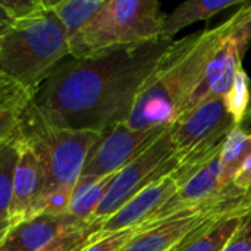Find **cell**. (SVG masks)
Here are the masks:
<instances>
[{
	"instance_id": "cell-1",
	"label": "cell",
	"mask_w": 251,
	"mask_h": 251,
	"mask_svg": "<svg viewBox=\"0 0 251 251\" xmlns=\"http://www.w3.org/2000/svg\"><path fill=\"white\" fill-rule=\"evenodd\" d=\"M171 43L160 38L82 59L69 56L31 100L53 125L103 134L128 119L144 81Z\"/></svg>"
},
{
	"instance_id": "cell-2",
	"label": "cell",
	"mask_w": 251,
	"mask_h": 251,
	"mask_svg": "<svg viewBox=\"0 0 251 251\" xmlns=\"http://www.w3.org/2000/svg\"><path fill=\"white\" fill-rule=\"evenodd\" d=\"M229 21L172 41L144 81L134 107L124 122L132 129L172 125L200 84L206 65L228 31Z\"/></svg>"
},
{
	"instance_id": "cell-3",
	"label": "cell",
	"mask_w": 251,
	"mask_h": 251,
	"mask_svg": "<svg viewBox=\"0 0 251 251\" xmlns=\"http://www.w3.org/2000/svg\"><path fill=\"white\" fill-rule=\"evenodd\" d=\"M69 56L68 35L49 9L18 22L0 47V81L31 97L53 71Z\"/></svg>"
},
{
	"instance_id": "cell-4",
	"label": "cell",
	"mask_w": 251,
	"mask_h": 251,
	"mask_svg": "<svg viewBox=\"0 0 251 251\" xmlns=\"http://www.w3.org/2000/svg\"><path fill=\"white\" fill-rule=\"evenodd\" d=\"M163 18L157 0H106L93 21L69 40V56L82 59L160 40Z\"/></svg>"
},
{
	"instance_id": "cell-5",
	"label": "cell",
	"mask_w": 251,
	"mask_h": 251,
	"mask_svg": "<svg viewBox=\"0 0 251 251\" xmlns=\"http://www.w3.org/2000/svg\"><path fill=\"white\" fill-rule=\"evenodd\" d=\"M19 134L40 159L44 175L41 194L59 187H75L88 153L101 137V132L53 125L32 100L22 113Z\"/></svg>"
},
{
	"instance_id": "cell-6",
	"label": "cell",
	"mask_w": 251,
	"mask_h": 251,
	"mask_svg": "<svg viewBox=\"0 0 251 251\" xmlns=\"http://www.w3.org/2000/svg\"><path fill=\"white\" fill-rule=\"evenodd\" d=\"M171 129L172 125L151 147L115 174L100 206L87 224L96 232L103 222L113 216L135 194L176 168L179 156L175 153Z\"/></svg>"
},
{
	"instance_id": "cell-7",
	"label": "cell",
	"mask_w": 251,
	"mask_h": 251,
	"mask_svg": "<svg viewBox=\"0 0 251 251\" xmlns=\"http://www.w3.org/2000/svg\"><path fill=\"white\" fill-rule=\"evenodd\" d=\"M228 31L212 53L204 75L193 91L184 113H188L204 100L225 97L241 69L243 59L251 43V3L243 4L229 19Z\"/></svg>"
},
{
	"instance_id": "cell-8",
	"label": "cell",
	"mask_w": 251,
	"mask_h": 251,
	"mask_svg": "<svg viewBox=\"0 0 251 251\" xmlns=\"http://www.w3.org/2000/svg\"><path fill=\"white\" fill-rule=\"evenodd\" d=\"M171 125H157L144 129H132L124 122L104 131L94 144L85 165L82 178H103L113 175L151 147Z\"/></svg>"
},
{
	"instance_id": "cell-9",
	"label": "cell",
	"mask_w": 251,
	"mask_h": 251,
	"mask_svg": "<svg viewBox=\"0 0 251 251\" xmlns=\"http://www.w3.org/2000/svg\"><path fill=\"white\" fill-rule=\"evenodd\" d=\"M237 124L225 107L224 97L204 100L172 124L171 140L176 154H185L209 143L225 141Z\"/></svg>"
},
{
	"instance_id": "cell-10",
	"label": "cell",
	"mask_w": 251,
	"mask_h": 251,
	"mask_svg": "<svg viewBox=\"0 0 251 251\" xmlns=\"http://www.w3.org/2000/svg\"><path fill=\"white\" fill-rule=\"evenodd\" d=\"M229 188V187H228ZM221 190V160L219 156L200 169L188 182L184 184L156 213L143 224L144 226L157 225L163 221H169L174 216H178L187 210L200 207L210 201Z\"/></svg>"
},
{
	"instance_id": "cell-11",
	"label": "cell",
	"mask_w": 251,
	"mask_h": 251,
	"mask_svg": "<svg viewBox=\"0 0 251 251\" xmlns=\"http://www.w3.org/2000/svg\"><path fill=\"white\" fill-rule=\"evenodd\" d=\"M84 226L68 213L35 216L12 226L0 241V251H41L63 232Z\"/></svg>"
},
{
	"instance_id": "cell-12",
	"label": "cell",
	"mask_w": 251,
	"mask_h": 251,
	"mask_svg": "<svg viewBox=\"0 0 251 251\" xmlns=\"http://www.w3.org/2000/svg\"><path fill=\"white\" fill-rule=\"evenodd\" d=\"M43 184L44 175L40 159L34 149L19 134L18 159L12 181V226L26 221L34 201L43 191Z\"/></svg>"
},
{
	"instance_id": "cell-13",
	"label": "cell",
	"mask_w": 251,
	"mask_h": 251,
	"mask_svg": "<svg viewBox=\"0 0 251 251\" xmlns=\"http://www.w3.org/2000/svg\"><path fill=\"white\" fill-rule=\"evenodd\" d=\"M246 0H188L165 15L160 38L174 41V37L184 28L199 21H209L219 12L246 4Z\"/></svg>"
},
{
	"instance_id": "cell-14",
	"label": "cell",
	"mask_w": 251,
	"mask_h": 251,
	"mask_svg": "<svg viewBox=\"0 0 251 251\" xmlns=\"http://www.w3.org/2000/svg\"><path fill=\"white\" fill-rule=\"evenodd\" d=\"M113 175H107L103 178H82L76 181L72 193V199L69 207L66 210L78 222L87 225L97 207L100 206L104 194L109 190V185L113 179Z\"/></svg>"
},
{
	"instance_id": "cell-15",
	"label": "cell",
	"mask_w": 251,
	"mask_h": 251,
	"mask_svg": "<svg viewBox=\"0 0 251 251\" xmlns=\"http://www.w3.org/2000/svg\"><path fill=\"white\" fill-rule=\"evenodd\" d=\"M106 0H47L49 9L62 24L68 40L82 31L104 6Z\"/></svg>"
},
{
	"instance_id": "cell-16",
	"label": "cell",
	"mask_w": 251,
	"mask_h": 251,
	"mask_svg": "<svg viewBox=\"0 0 251 251\" xmlns=\"http://www.w3.org/2000/svg\"><path fill=\"white\" fill-rule=\"evenodd\" d=\"M19 132L0 146V241L12 228V181L13 169L18 159Z\"/></svg>"
},
{
	"instance_id": "cell-17",
	"label": "cell",
	"mask_w": 251,
	"mask_h": 251,
	"mask_svg": "<svg viewBox=\"0 0 251 251\" xmlns=\"http://www.w3.org/2000/svg\"><path fill=\"white\" fill-rule=\"evenodd\" d=\"M251 156V134L241 126L234 128L226 137L219 160H221V190L232 185V179Z\"/></svg>"
},
{
	"instance_id": "cell-18",
	"label": "cell",
	"mask_w": 251,
	"mask_h": 251,
	"mask_svg": "<svg viewBox=\"0 0 251 251\" xmlns=\"http://www.w3.org/2000/svg\"><path fill=\"white\" fill-rule=\"evenodd\" d=\"M32 97L21 90H13L0 100V146L19 132L22 113Z\"/></svg>"
},
{
	"instance_id": "cell-19",
	"label": "cell",
	"mask_w": 251,
	"mask_h": 251,
	"mask_svg": "<svg viewBox=\"0 0 251 251\" xmlns=\"http://www.w3.org/2000/svg\"><path fill=\"white\" fill-rule=\"evenodd\" d=\"M249 216V215H247ZM246 216L226 218L193 240L184 251H222Z\"/></svg>"
},
{
	"instance_id": "cell-20",
	"label": "cell",
	"mask_w": 251,
	"mask_h": 251,
	"mask_svg": "<svg viewBox=\"0 0 251 251\" xmlns=\"http://www.w3.org/2000/svg\"><path fill=\"white\" fill-rule=\"evenodd\" d=\"M225 107L237 126H241L244 122L251 101V79L247 72L241 68L235 75L234 84L229 93L224 97Z\"/></svg>"
},
{
	"instance_id": "cell-21",
	"label": "cell",
	"mask_w": 251,
	"mask_h": 251,
	"mask_svg": "<svg viewBox=\"0 0 251 251\" xmlns=\"http://www.w3.org/2000/svg\"><path fill=\"white\" fill-rule=\"evenodd\" d=\"M74 187H59L44 194H40L34 201L29 215L26 219L41 216V215H62L66 213L71 199H72Z\"/></svg>"
},
{
	"instance_id": "cell-22",
	"label": "cell",
	"mask_w": 251,
	"mask_h": 251,
	"mask_svg": "<svg viewBox=\"0 0 251 251\" xmlns=\"http://www.w3.org/2000/svg\"><path fill=\"white\" fill-rule=\"evenodd\" d=\"M141 229L143 226H137V228H129V229H124L119 232H113L109 235H103V237L93 235L90 243L79 251H121Z\"/></svg>"
},
{
	"instance_id": "cell-23",
	"label": "cell",
	"mask_w": 251,
	"mask_h": 251,
	"mask_svg": "<svg viewBox=\"0 0 251 251\" xmlns=\"http://www.w3.org/2000/svg\"><path fill=\"white\" fill-rule=\"evenodd\" d=\"M94 234L96 231L88 225L84 228L71 229L59 235L51 244H49L41 251H79L90 243Z\"/></svg>"
},
{
	"instance_id": "cell-24",
	"label": "cell",
	"mask_w": 251,
	"mask_h": 251,
	"mask_svg": "<svg viewBox=\"0 0 251 251\" xmlns=\"http://www.w3.org/2000/svg\"><path fill=\"white\" fill-rule=\"evenodd\" d=\"M0 3L16 24L31 19L47 9V0H0Z\"/></svg>"
},
{
	"instance_id": "cell-25",
	"label": "cell",
	"mask_w": 251,
	"mask_h": 251,
	"mask_svg": "<svg viewBox=\"0 0 251 251\" xmlns=\"http://www.w3.org/2000/svg\"><path fill=\"white\" fill-rule=\"evenodd\" d=\"M222 251H251V215L246 216Z\"/></svg>"
},
{
	"instance_id": "cell-26",
	"label": "cell",
	"mask_w": 251,
	"mask_h": 251,
	"mask_svg": "<svg viewBox=\"0 0 251 251\" xmlns=\"http://www.w3.org/2000/svg\"><path fill=\"white\" fill-rule=\"evenodd\" d=\"M232 185L241 191H251V156H249V159L234 176Z\"/></svg>"
},
{
	"instance_id": "cell-27",
	"label": "cell",
	"mask_w": 251,
	"mask_h": 251,
	"mask_svg": "<svg viewBox=\"0 0 251 251\" xmlns=\"http://www.w3.org/2000/svg\"><path fill=\"white\" fill-rule=\"evenodd\" d=\"M231 218H232V216H231ZM224 219H226V218H218V219H212V221H209V222L203 224L200 228H197V229H196L194 232H191V234H190L187 238H184L182 241H179L178 244H175L172 249H169L168 251H184L185 250V247H187V246H188V244H190L193 240H196L197 237H200L201 234H204L207 229H210L213 225H216L218 222H221V221H224Z\"/></svg>"
},
{
	"instance_id": "cell-28",
	"label": "cell",
	"mask_w": 251,
	"mask_h": 251,
	"mask_svg": "<svg viewBox=\"0 0 251 251\" xmlns=\"http://www.w3.org/2000/svg\"><path fill=\"white\" fill-rule=\"evenodd\" d=\"M15 25H16V22L12 19V16L7 13V10L0 3V38H3Z\"/></svg>"
},
{
	"instance_id": "cell-29",
	"label": "cell",
	"mask_w": 251,
	"mask_h": 251,
	"mask_svg": "<svg viewBox=\"0 0 251 251\" xmlns=\"http://www.w3.org/2000/svg\"><path fill=\"white\" fill-rule=\"evenodd\" d=\"M13 90H18V88H15V87H12V85H9V84H6V82H1V81H0V100H1L3 97H6L9 93H12Z\"/></svg>"
},
{
	"instance_id": "cell-30",
	"label": "cell",
	"mask_w": 251,
	"mask_h": 251,
	"mask_svg": "<svg viewBox=\"0 0 251 251\" xmlns=\"http://www.w3.org/2000/svg\"><path fill=\"white\" fill-rule=\"evenodd\" d=\"M0 47H1V38H0Z\"/></svg>"
}]
</instances>
